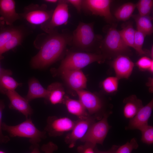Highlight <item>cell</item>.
Listing matches in <instances>:
<instances>
[{
  "instance_id": "cell-1",
  "label": "cell",
  "mask_w": 153,
  "mask_h": 153,
  "mask_svg": "<svg viewBox=\"0 0 153 153\" xmlns=\"http://www.w3.org/2000/svg\"><path fill=\"white\" fill-rule=\"evenodd\" d=\"M72 35L65 31L58 32L56 30L49 33L39 35L34 45L40 50L32 59L31 64L35 68H42L58 60L70 44Z\"/></svg>"
},
{
  "instance_id": "cell-2",
  "label": "cell",
  "mask_w": 153,
  "mask_h": 153,
  "mask_svg": "<svg viewBox=\"0 0 153 153\" xmlns=\"http://www.w3.org/2000/svg\"><path fill=\"white\" fill-rule=\"evenodd\" d=\"M101 35L96 34L94 24L79 22L72 35L70 44L80 52H88L95 48H100Z\"/></svg>"
},
{
  "instance_id": "cell-3",
  "label": "cell",
  "mask_w": 153,
  "mask_h": 153,
  "mask_svg": "<svg viewBox=\"0 0 153 153\" xmlns=\"http://www.w3.org/2000/svg\"><path fill=\"white\" fill-rule=\"evenodd\" d=\"M2 130L7 132L12 137H22L29 139L32 146L39 145V143L46 137V132L39 130L33 123L31 117L17 125L12 126L2 122Z\"/></svg>"
},
{
  "instance_id": "cell-4",
  "label": "cell",
  "mask_w": 153,
  "mask_h": 153,
  "mask_svg": "<svg viewBox=\"0 0 153 153\" xmlns=\"http://www.w3.org/2000/svg\"><path fill=\"white\" fill-rule=\"evenodd\" d=\"M106 56L104 55L80 51L69 52L62 61L58 69L59 73L66 70H81L95 62L102 63Z\"/></svg>"
},
{
  "instance_id": "cell-5",
  "label": "cell",
  "mask_w": 153,
  "mask_h": 153,
  "mask_svg": "<svg viewBox=\"0 0 153 153\" xmlns=\"http://www.w3.org/2000/svg\"><path fill=\"white\" fill-rule=\"evenodd\" d=\"M100 49L116 56L124 55L130 51L122 38L116 26L113 24L107 30L105 38L101 41Z\"/></svg>"
},
{
  "instance_id": "cell-6",
  "label": "cell",
  "mask_w": 153,
  "mask_h": 153,
  "mask_svg": "<svg viewBox=\"0 0 153 153\" xmlns=\"http://www.w3.org/2000/svg\"><path fill=\"white\" fill-rule=\"evenodd\" d=\"M53 11L48 9L45 4H31L26 6L23 13L20 15L21 18L30 24L41 26L50 19Z\"/></svg>"
},
{
  "instance_id": "cell-7",
  "label": "cell",
  "mask_w": 153,
  "mask_h": 153,
  "mask_svg": "<svg viewBox=\"0 0 153 153\" xmlns=\"http://www.w3.org/2000/svg\"><path fill=\"white\" fill-rule=\"evenodd\" d=\"M109 115L104 114L99 121L93 123L84 136L80 140L84 143H89L96 145L97 144L103 145L111 127L108 122Z\"/></svg>"
},
{
  "instance_id": "cell-8",
  "label": "cell",
  "mask_w": 153,
  "mask_h": 153,
  "mask_svg": "<svg viewBox=\"0 0 153 153\" xmlns=\"http://www.w3.org/2000/svg\"><path fill=\"white\" fill-rule=\"evenodd\" d=\"M68 3L66 0H59L50 19L41 26V28L46 33L55 30L56 27L65 25L69 16Z\"/></svg>"
},
{
  "instance_id": "cell-9",
  "label": "cell",
  "mask_w": 153,
  "mask_h": 153,
  "mask_svg": "<svg viewBox=\"0 0 153 153\" xmlns=\"http://www.w3.org/2000/svg\"><path fill=\"white\" fill-rule=\"evenodd\" d=\"M110 0H83L82 9L92 15L103 17L111 25L114 20L110 11Z\"/></svg>"
},
{
  "instance_id": "cell-10",
  "label": "cell",
  "mask_w": 153,
  "mask_h": 153,
  "mask_svg": "<svg viewBox=\"0 0 153 153\" xmlns=\"http://www.w3.org/2000/svg\"><path fill=\"white\" fill-rule=\"evenodd\" d=\"M44 131L49 136H60L65 132L71 131L74 126L76 121L67 117H59L49 116L47 118Z\"/></svg>"
},
{
  "instance_id": "cell-11",
  "label": "cell",
  "mask_w": 153,
  "mask_h": 153,
  "mask_svg": "<svg viewBox=\"0 0 153 153\" xmlns=\"http://www.w3.org/2000/svg\"><path fill=\"white\" fill-rule=\"evenodd\" d=\"M95 117L90 115L76 121L73 128L65 138V142L70 148L74 147L76 141L83 137L90 126L95 122Z\"/></svg>"
},
{
  "instance_id": "cell-12",
  "label": "cell",
  "mask_w": 153,
  "mask_h": 153,
  "mask_svg": "<svg viewBox=\"0 0 153 153\" xmlns=\"http://www.w3.org/2000/svg\"><path fill=\"white\" fill-rule=\"evenodd\" d=\"M75 92L79 100L90 115L96 114L101 110L103 107L102 102L96 95L84 89Z\"/></svg>"
},
{
  "instance_id": "cell-13",
  "label": "cell",
  "mask_w": 153,
  "mask_h": 153,
  "mask_svg": "<svg viewBox=\"0 0 153 153\" xmlns=\"http://www.w3.org/2000/svg\"><path fill=\"white\" fill-rule=\"evenodd\" d=\"M60 73L68 86L75 91L86 88L87 79L81 70H64Z\"/></svg>"
},
{
  "instance_id": "cell-14",
  "label": "cell",
  "mask_w": 153,
  "mask_h": 153,
  "mask_svg": "<svg viewBox=\"0 0 153 153\" xmlns=\"http://www.w3.org/2000/svg\"><path fill=\"white\" fill-rule=\"evenodd\" d=\"M8 98L10 103L9 107L21 113L26 118L30 117L32 114L33 110L26 99L20 95L15 90L8 91L5 92Z\"/></svg>"
},
{
  "instance_id": "cell-15",
  "label": "cell",
  "mask_w": 153,
  "mask_h": 153,
  "mask_svg": "<svg viewBox=\"0 0 153 153\" xmlns=\"http://www.w3.org/2000/svg\"><path fill=\"white\" fill-rule=\"evenodd\" d=\"M153 108V99L145 106H143L135 116L130 119L128 125L126 127L127 130L138 129L148 125Z\"/></svg>"
},
{
  "instance_id": "cell-16",
  "label": "cell",
  "mask_w": 153,
  "mask_h": 153,
  "mask_svg": "<svg viewBox=\"0 0 153 153\" xmlns=\"http://www.w3.org/2000/svg\"><path fill=\"white\" fill-rule=\"evenodd\" d=\"M116 76L119 79H127L131 74L134 64L127 56L120 55L116 56L112 62Z\"/></svg>"
},
{
  "instance_id": "cell-17",
  "label": "cell",
  "mask_w": 153,
  "mask_h": 153,
  "mask_svg": "<svg viewBox=\"0 0 153 153\" xmlns=\"http://www.w3.org/2000/svg\"><path fill=\"white\" fill-rule=\"evenodd\" d=\"M15 4L13 0H0V19L9 26L21 18L20 14L16 12Z\"/></svg>"
},
{
  "instance_id": "cell-18",
  "label": "cell",
  "mask_w": 153,
  "mask_h": 153,
  "mask_svg": "<svg viewBox=\"0 0 153 153\" xmlns=\"http://www.w3.org/2000/svg\"><path fill=\"white\" fill-rule=\"evenodd\" d=\"M29 89L28 93L25 98L29 103L33 100L37 98H43L46 99L48 92L36 78H32L28 82Z\"/></svg>"
},
{
  "instance_id": "cell-19",
  "label": "cell",
  "mask_w": 153,
  "mask_h": 153,
  "mask_svg": "<svg viewBox=\"0 0 153 153\" xmlns=\"http://www.w3.org/2000/svg\"><path fill=\"white\" fill-rule=\"evenodd\" d=\"M68 112L77 116L78 119L85 118L90 115L79 100H76L65 96L63 102Z\"/></svg>"
},
{
  "instance_id": "cell-20",
  "label": "cell",
  "mask_w": 153,
  "mask_h": 153,
  "mask_svg": "<svg viewBox=\"0 0 153 153\" xmlns=\"http://www.w3.org/2000/svg\"><path fill=\"white\" fill-rule=\"evenodd\" d=\"M123 102L124 104L123 114L127 119L132 118L143 106L141 100L134 95L125 99Z\"/></svg>"
},
{
  "instance_id": "cell-21",
  "label": "cell",
  "mask_w": 153,
  "mask_h": 153,
  "mask_svg": "<svg viewBox=\"0 0 153 153\" xmlns=\"http://www.w3.org/2000/svg\"><path fill=\"white\" fill-rule=\"evenodd\" d=\"M12 71L1 69L0 74V92L4 93L8 91L14 90L21 83L17 82L11 76Z\"/></svg>"
},
{
  "instance_id": "cell-22",
  "label": "cell",
  "mask_w": 153,
  "mask_h": 153,
  "mask_svg": "<svg viewBox=\"0 0 153 153\" xmlns=\"http://www.w3.org/2000/svg\"><path fill=\"white\" fill-rule=\"evenodd\" d=\"M48 92L46 99L52 104L56 105L63 103L65 92L61 84L54 83L49 85L47 89Z\"/></svg>"
},
{
  "instance_id": "cell-23",
  "label": "cell",
  "mask_w": 153,
  "mask_h": 153,
  "mask_svg": "<svg viewBox=\"0 0 153 153\" xmlns=\"http://www.w3.org/2000/svg\"><path fill=\"white\" fill-rule=\"evenodd\" d=\"M136 24L137 30L146 35H152L153 32V26L152 20V18L150 16H143L138 14H132L131 16Z\"/></svg>"
},
{
  "instance_id": "cell-24",
  "label": "cell",
  "mask_w": 153,
  "mask_h": 153,
  "mask_svg": "<svg viewBox=\"0 0 153 153\" xmlns=\"http://www.w3.org/2000/svg\"><path fill=\"white\" fill-rule=\"evenodd\" d=\"M119 31L120 35L124 42L129 47L134 49V39L135 30L131 22H128L122 25Z\"/></svg>"
},
{
  "instance_id": "cell-25",
  "label": "cell",
  "mask_w": 153,
  "mask_h": 153,
  "mask_svg": "<svg viewBox=\"0 0 153 153\" xmlns=\"http://www.w3.org/2000/svg\"><path fill=\"white\" fill-rule=\"evenodd\" d=\"M136 8L135 4L131 2L125 3L116 10L114 15L118 20L126 21L131 17Z\"/></svg>"
},
{
  "instance_id": "cell-26",
  "label": "cell",
  "mask_w": 153,
  "mask_h": 153,
  "mask_svg": "<svg viewBox=\"0 0 153 153\" xmlns=\"http://www.w3.org/2000/svg\"><path fill=\"white\" fill-rule=\"evenodd\" d=\"M25 35L24 31L21 29L14 34L7 41L0 51V54L13 49L21 44Z\"/></svg>"
},
{
  "instance_id": "cell-27",
  "label": "cell",
  "mask_w": 153,
  "mask_h": 153,
  "mask_svg": "<svg viewBox=\"0 0 153 153\" xmlns=\"http://www.w3.org/2000/svg\"><path fill=\"white\" fill-rule=\"evenodd\" d=\"M20 29L12 26L1 29L0 31V51L9 39Z\"/></svg>"
},
{
  "instance_id": "cell-28",
  "label": "cell",
  "mask_w": 153,
  "mask_h": 153,
  "mask_svg": "<svg viewBox=\"0 0 153 153\" xmlns=\"http://www.w3.org/2000/svg\"><path fill=\"white\" fill-rule=\"evenodd\" d=\"M119 79L116 76H110L106 78L102 83L103 89L108 93L116 92L118 88Z\"/></svg>"
},
{
  "instance_id": "cell-29",
  "label": "cell",
  "mask_w": 153,
  "mask_h": 153,
  "mask_svg": "<svg viewBox=\"0 0 153 153\" xmlns=\"http://www.w3.org/2000/svg\"><path fill=\"white\" fill-rule=\"evenodd\" d=\"M140 15L143 16H149L153 7L152 0H140L136 4Z\"/></svg>"
},
{
  "instance_id": "cell-30",
  "label": "cell",
  "mask_w": 153,
  "mask_h": 153,
  "mask_svg": "<svg viewBox=\"0 0 153 153\" xmlns=\"http://www.w3.org/2000/svg\"><path fill=\"white\" fill-rule=\"evenodd\" d=\"M146 35L142 32L135 30L134 39V49L140 55L146 54V51L143 49V46Z\"/></svg>"
},
{
  "instance_id": "cell-31",
  "label": "cell",
  "mask_w": 153,
  "mask_h": 153,
  "mask_svg": "<svg viewBox=\"0 0 153 153\" xmlns=\"http://www.w3.org/2000/svg\"><path fill=\"white\" fill-rule=\"evenodd\" d=\"M138 147L136 139L133 138L130 142L128 141L125 144L118 147L115 153H131L133 150L137 149Z\"/></svg>"
},
{
  "instance_id": "cell-32",
  "label": "cell",
  "mask_w": 153,
  "mask_h": 153,
  "mask_svg": "<svg viewBox=\"0 0 153 153\" xmlns=\"http://www.w3.org/2000/svg\"><path fill=\"white\" fill-rule=\"evenodd\" d=\"M140 131L142 133L141 141L144 143L151 144L153 143V127L147 125Z\"/></svg>"
},
{
  "instance_id": "cell-33",
  "label": "cell",
  "mask_w": 153,
  "mask_h": 153,
  "mask_svg": "<svg viewBox=\"0 0 153 153\" xmlns=\"http://www.w3.org/2000/svg\"><path fill=\"white\" fill-rule=\"evenodd\" d=\"M138 68L142 70H148L150 66L153 65V59L146 56H143L136 63Z\"/></svg>"
},
{
  "instance_id": "cell-34",
  "label": "cell",
  "mask_w": 153,
  "mask_h": 153,
  "mask_svg": "<svg viewBox=\"0 0 153 153\" xmlns=\"http://www.w3.org/2000/svg\"><path fill=\"white\" fill-rule=\"evenodd\" d=\"M5 107V105L3 101L0 100V144L6 143L10 140V138L7 135H3L2 132V114Z\"/></svg>"
},
{
  "instance_id": "cell-35",
  "label": "cell",
  "mask_w": 153,
  "mask_h": 153,
  "mask_svg": "<svg viewBox=\"0 0 153 153\" xmlns=\"http://www.w3.org/2000/svg\"><path fill=\"white\" fill-rule=\"evenodd\" d=\"M96 145L89 143H84V144L78 147V153H95Z\"/></svg>"
},
{
  "instance_id": "cell-36",
  "label": "cell",
  "mask_w": 153,
  "mask_h": 153,
  "mask_svg": "<svg viewBox=\"0 0 153 153\" xmlns=\"http://www.w3.org/2000/svg\"><path fill=\"white\" fill-rule=\"evenodd\" d=\"M58 148L57 145L52 141L43 144L41 148V150L44 153H53Z\"/></svg>"
},
{
  "instance_id": "cell-37",
  "label": "cell",
  "mask_w": 153,
  "mask_h": 153,
  "mask_svg": "<svg viewBox=\"0 0 153 153\" xmlns=\"http://www.w3.org/2000/svg\"><path fill=\"white\" fill-rule=\"evenodd\" d=\"M68 3H69L73 6L77 11L80 13L82 10L83 0H67Z\"/></svg>"
},
{
  "instance_id": "cell-38",
  "label": "cell",
  "mask_w": 153,
  "mask_h": 153,
  "mask_svg": "<svg viewBox=\"0 0 153 153\" xmlns=\"http://www.w3.org/2000/svg\"><path fill=\"white\" fill-rule=\"evenodd\" d=\"M118 147L117 145H114L108 150L103 151L99 150L96 146L95 148V153H115Z\"/></svg>"
},
{
  "instance_id": "cell-39",
  "label": "cell",
  "mask_w": 153,
  "mask_h": 153,
  "mask_svg": "<svg viewBox=\"0 0 153 153\" xmlns=\"http://www.w3.org/2000/svg\"><path fill=\"white\" fill-rule=\"evenodd\" d=\"M32 152L30 153H41L39 149V145L31 147Z\"/></svg>"
},
{
  "instance_id": "cell-40",
  "label": "cell",
  "mask_w": 153,
  "mask_h": 153,
  "mask_svg": "<svg viewBox=\"0 0 153 153\" xmlns=\"http://www.w3.org/2000/svg\"><path fill=\"white\" fill-rule=\"evenodd\" d=\"M153 84V79L150 78L149 79L148 82V86L150 87V89H151V92L152 91V84Z\"/></svg>"
},
{
  "instance_id": "cell-41",
  "label": "cell",
  "mask_w": 153,
  "mask_h": 153,
  "mask_svg": "<svg viewBox=\"0 0 153 153\" xmlns=\"http://www.w3.org/2000/svg\"><path fill=\"white\" fill-rule=\"evenodd\" d=\"M59 1L57 0H46L44 1L48 3H58Z\"/></svg>"
},
{
  "instance_id": "cell-42",
  "label": "cell",
  "mask_w": 153,
  "mask_h": 153,
  "mask_svg": "<svg viewBox=\"0 0 153 153\" xmlns=\"http://www.w3.org/2000/svg\"><path fill=\"white\" fill-rule=\"evenodd\" d=\"M153 46L152 47L151 50H150V55L151 58L152 59H153Z\"/></svg>"
},
{
  "instance_id": "cell-43",
  "label": "cell",
  "mask_w": 153,
  "mask_h": 153,
  "mask_svg": "<svg viewBox=\"0 0 153 153\" xmlns=\"http://www.w3.org/2000/svg\"><path fill=\"white\" fill-rule=\"evenodd\" d=\"M5 24V22L1 20L0 19V28L2 29L3 28Z\"/></svg>"
},
{
  "instance_id": "cell-44",
  "label": "cell",
  "mask_w": 153,
  "mask_h": 153,
  "mask_svg": "<svg viewBox=\"0 0 153 153\" xmlns=\"http://www.w3.org/2000/svg\"><path fill=\"white\" fill-rule=\"evenodd\" d=\"M3 57L2 56V54H0V74L1 72V69L0 68V62L1 60L3 58Z\"/></svg>"
},
{
  "instance_id": "cell-45",
  "label": "cell",
  "mask_w": 153,
  "mask_h": 153,
  "mask_svg": "<svg viewBox=\"0 0 153 153\" xmlns=\"http://www.w3.org/2000/svg\"><path fill=\"white\" fill-rule=\"evenodd\" d=\"M0 153H6L3 151L0 150Z\"/></svg>"
}]
</instances>
